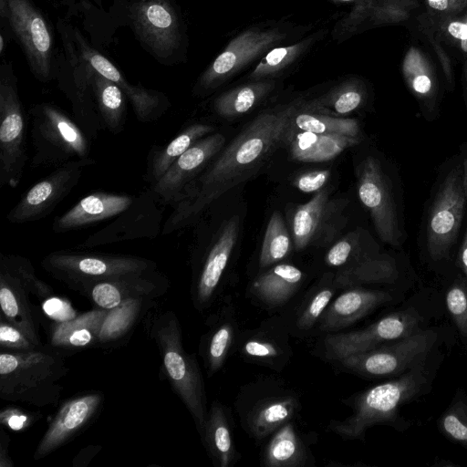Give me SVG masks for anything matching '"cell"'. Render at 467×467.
<instances>
[{"label": "cell", "instance_id": "obj_5", "mask_svg": "<svg viewBox=\"0 0 467 467\" xmlns=\"http://www.w3.org/2000/svg\"><path fill=\"white\" fill-rule=\"evenodd\" d=\"M34 168L59 166L90 157V139L60 108L42 104L30 110Z\"/></svg>", "mask_w": 467, "mask_h": 467}, {"label": "cell", "instance_id": "obj_57", "mask_svg": "<svg viewBox=\"0 0 467 467\" xmlns=\"http://www.w3.org/2000/svg\"><path fill=\"white\" fill-rule=\"evenodd\" d=\"M461 46L463 51L467 52V38L461 40Z\"/></svg>", "mask_w": 467, "mask_h": 467}, {"label": "cell", "instance_id": "obj_33", "mask_svg": "<svg viewBox=\"0 0 467 467\" xmlns=\"http://www.w3.org/2000/svg\"><path fill=\"white\" fill-rule=\"evenodd\" d=\"M237 336V321L228 306L213 320L202 343V357L210 377L223 368Z\"/></svg>", "mask_w": 467, "mask_h": 467}, {"label": "cell", "instance_id": "obj_14", "mask_svg": "<svg viewBox=\"0 0 467 467\" xmlns=\"http://www.w3.org/2000/svg\"><path fill=\"white\" fill-rule=\"evenodd\" d=\"M343 207L339 200H330L325 189L306 203L296 206L291 222L295 247L303 250L330 243L345 224Z\"/></svg>", "mask_w": 467, "mask_h": 467}, {"label": "cell", "instance_id": "obj_20", "mask_svg": "<svg viewBox=\"0 0 467 467\" xmlns=\"http://www.w3.org/2000/svg\"><path fill=\"white\" fill-rule=\"evenodd\" d=\"M239 217L234 215L220 227L192 282V299L199 311L213 302L239 234Z\"/></svg>", "mask_w": 467, "mask_h": 467}, {"label": "cell", "instance_id": "obj_56", "mask_svg": "<svg viewBox=\"0 0 467 467\" xmlns=\"http://www.w3.org/2000/svg\"><path fill=\"white\" fill-rule=\"evenodd\" d=\"M462 168H463V182H464V188H465V192H466V196H467V159H465V160L463 161Z\"/></svg>", "mask_w": 467, "mask_h": 467}, {"label": "cell", "instance_id": "obj_1", "mask_svg": "<svg viewBox=\"0 0 467 467\" xmlns=\"http://www.w3.org/2000/svg\"><path fill=\"white\" fill-rule=\"evenodd\" d=\"M296 99L256 116L184 189L163 223L161 236L196 223L227 191L249 180L265 165L283 139L292 118L303 106Z\"/></svg>", "mask_w": 467, "mask_h": 467}, {"label": "cell", "instance_id": "obj_36", "mask_svg": "<svg viewBox=\"0 0 467 467\" xmlns=\"http://www.w3.org/2000/svg\"><path fill=\"white\" fill-rule=\"evenodd\" d=\"M289 128L314 133L338 134L355 138H360L361 135L360 126L357 119L306 111L304 103L292 118Z\"/></svg>", "mask_w": 467, "mask_h": 467}, {"label": "cell", "instance_id": "obj_19", "mask_svg": "<svg viewBox=\"0 0 467 467\" xmlns=\"http://www.w3.org/2000/svg\"><path fill=\"white\" fill-rule=\"evenodd\" d=\"M289 337L283 318L274 317L238 334L234 346L244 360L281 371L292 357Z\"/></svg>", "mask_w": 467, "mask_h": 467}, {"label": "cell", "instance_id": "obj_39", "mask_svg": "<svg viewBox=\"0 0 467 467\" xmlns=\"http://www.w3.org/2000/svg\"><path fill=\"white\" fill-rule=\"evenodd\" d=\"M291 239L279 212L271 215L262 243L259 265L268 268L281 263L289 254Z\"/></svg>", "mask_w": 467, "mask_h": 467}, {"label": "cell", "instance_id": "obj_2", "mask_svg": "<svg viewBox=\"0 0 467 467\" xmlns=\"http://www.w3.org/2000/svg\"><path fill=\"white\" fill-rule=\"evenodd\" d=\"M67 368L62 357L43 347L0 354V398L36 407L56 404Z\"/></svg>", "mask_w": 467, "mask_h": 467}, {"label": "cell", "instance_id": "obj_21", "mask_svg": "<svg viewBox=\"0 0 467 467\" xmlns=\"http://www.w3.org/2000/svg\"><path fill=\"white\" fill-rule=\"evenodd\" d=\"M28 288L6 254L0 256L1 317L19 328L35 345L42 347L39 320L30 301Z\"/></svg>", "mask_w": 467, "mask_h": 467}, {"label": "cell", "instance_id": "obj_51", "mask_svg": "<svg viewBox=\"0 0 467 467\" xmlns=\"http://www.w3.org/2000/svg\"><path fill=\"white\" fill-rule=\"evenodd\" d=\"M412 88L413 90L420 96H427L431 88H432V82L431 79L424 74H420L416 76L412 82Z\"/></svg>", "mask_w": 467, "mask_h": 467}, {"label": "cell", "instance_id": "obj_32", "mask_svg": "<svg viewBox=\"0 0 467 467\" xmlns=\"http://www.w3.org/2000/svg\"><path fill=\"white\" fill-rule=\"evenodd\" d=\"M398 276L395 260L379 254H369L334 273L335 282L341 290L363 285L391 284Z\"/></svg>", "mask_w": 467, "mask_h": 467}, {"label": "cell", "instance_id": "obj_53", "mask_svg": "<svg viewBox=\"0 0 467 467\" xmlns=\"http://www.w3.org/2000/svg\"><path fill=\"white\" fill-rule=\"evenodd\" d=\"M449 33L461 40L467 38V23L452 22L448 27Z\"/></svg>", "mask_w": 467, "mask_h": 467}, {"label": "cell", "instance_id": "obj_4", "mask_svg": "<svg viewBox=\"0 0 467 467\" xmlns=\"http://www.w3.org/2000/svg\"><path fill=\"white\" fill-rule=\"evenodd\" d=\"M151 331L169 382L192 416L202 438L208 413L204 382L196 358L183 348L176 315L162 313L154 320Z\"/></svg>", "mask_w": 467, "mask_h": 467}, {"label": "cell", "instance_id": "obj_15", "mask_svg": "<svg viewBox=\"0 0 467 467\" xmlns=\"http://www.w3.org/2000/svg\"><path fill=\"white\" fill-rule=\"evenodd\" d=\"M26 117L13 90L5 88L0 99V188L20 183L27 161Z\"/></svg>", "mask_w": 467, "mask_h": 467}, {"label": "cell", "instance_id": "obj_35", "mask_svg": "<svg viewBox=\"0 0 467 467\" xmlns=\"http://www.w3.org/2000/svg\"><path fill=\"white\" fill-rule=\"evenodd\" d=\"M362 86L356 80H347L335 87L327 94L304 102V109L333 117L349 114L364 102Z\"/></svg>", "mask_w": 467, "mask_h": 467}, {"label": "cell", "instance_id": "obj_38", "mask_svg": "<svg viewBox=\"0 0 467 467\" xmlns=\"http://www.w3.org/2000/svg\"><path fill=\"white\" fill-rule=\"evenodd\" d=\"M148 299H130L109 309L99 335V344L113 343L122 338L134 326Z\"/></svg>", "mask_w": 467, "mask_h": 467}, {"label": "cell", "instance_id": "obj_17", "mask_svg": "<svg viewBox=\"0 0 467 467\" xmlns=\"http://www.w3.org/2000/svg\"><path fill=\"white\" fill-rule=\"evenodd\" d=\"M224 144L225 137L219 132L199 140L158 181L150 184L149 190L161 203L172 208L186 186L207 167Z\"/></svg>", "mask_w": 467, "mask_h": 467}, {"label": "cell", "instance_id": "obj_40", "mask_svg": "<svg viewBox=\"0 0 467 467\" xmlns=\"http://www.w3.org/2000/svg\"><path fill=\"white\" fill-rule=\"evenodd\" d=\"M98 112L104 130L117 135L123 131L126 123V109L120 88L106 84L98 92Z\"/></svg>", "mask_w": 467, "mask_h": 467}, {"label": "cell", "instance_id": "obj_54", "mask_svg": "<svg viewBox=\"0 0 467 467\" xmlns=\"http://www.w3.org/2000/svg\"><path fill=\"white\" fill-rule=\"evenodd\" d=\"M458 262L460 267L467 276V229L465 231L462 245L459 249Z\"/></svg>", "mask_w": 467, "mask_h": 467}, {"label": "cell", "instance_id": "obj_10", "mask_svg": "<svg viewBox=\"0 0 467 467\" xmlns=\"http://www.w3.org/2000/svg\"><path fill=\"white\" fill-rule=\"evenodd\" d=\"M95 163L88 157L57 166L21 196L6 214V220L23 224L47 217L78 185L86 168Z\"/></svg>", "mask_w": 467, "mask_h": 467}, {"label": "cell", "instance_id": "obj_58", "mask_svg": "<svg viewBox=\"0 0 467 467\" xmlns=\"http://www.w3.org/2000/svg\"><path fill=\"white\" fill-rule=\"evenodd\" d=\"M333 1H336V2H353V1H356V0H333Z\"/></svg>", "mask_w": 467, "mask_h": 467}, {"label": "cell", "instance_id": "obj_6", "mask_svg": "<svg viewBox=\"0 0 467 467\" xmlns=\"http://www.w3.org/2000/svg\"><path fill=\"white\" fill-rule=\"evenodd\" d=\"M41 266L55 279L81 293L101 281L156 270L157 265L135 255L58 250L46 255Z\"/></svg>", "mask_w": 467, "mask_h": 467}, {"label": "cell", "instance_id": "obj_25", "mask_svg": "<svg viewBox=\"0 0 467 467\" xmlns=\"http://www.w3.org/2000/svg\"><path fill=\"white\" fill-rule=\"evenodd\" d=\"M305 273L288 263H278L254 278L248 287L249 297L265 309L284 307L302 288Z\"/></svg>", "mask_w": 467, "mask_h": 467}, {"label": "cell", "instance_id": "obj_3", "mask_svg": "<svg viewBox=\"0 0 467 467\" xmlns=\"http://www.w3.org/2000/svg\"><path fill=\"white\" fill-rule=\"evenodd\" d=\"M428 381L424 362L397 379L369 388L348 400L352 413L342 420H332L327 430L343 439H362L377 424L393 423L402 405L413 400Z\"/></svg>", "mask_w": 467, "mask_h": 467}, {"label": "cell", "instance_id": "obj_9", "mask_svg": "<svg viewBox=\"0 0 467 467\" xmlns=\"http://www.w3.org/2000/svg\"><path fill=\"white\" fill-rule=\"evenodd\" d=\"M420 320L412 307L391 313L363 329L324 335L316 352L325 360L337 362L350 355L407 337L419 329Z\"/></svg>", "mask_w": 467, "mask_h": 467}, {"label": "cell", "instance_id": "obj_46", "mask_svg": "<svg viewBox=\"0 0 467 467\" xmlns=\"http://www.w3.org/2000/svg\"><path fill=\"white\" fill-rule=\"evenodd\" d=\"M330 177L328 170L309 171L299 174L294 181L295 186L303 192H317L323 189Z\"/></svg>", "mask_w": 467, "mask_h": 467}, {"label": "cell", "instance_id": "obj_7", "mask_svg": "<svg viewBox=\"0 0 467 467\" xmlns=\"http://www.w3.org/2000/svg\"><path fill=\"white\" fill-rule=\"evenodd\" d=\"M298 395L276 379H259L240 390L235 410L243 430L255 441L268 438L300 410Z\"/></svg>", "mask_w": 467, "mask_h": 467}, {"label": "cell", "instance_id": "obj_44", "mask_svg": "<svg viewBox=\"0 0 467 467\" xmlns=\"http://www.w3.org/2000/svg\"><path fill=\"white\" fill-rule=\"evenodd\" d=\"M0 347L2 350L29 351L42 347L35 345L19 328L0 317Z\"/></svg>", "mask_w": 467, "mask_h": 467}, {"label": "cell", "instance_id": "obj_37", "mask_svg": "<svg viewBox=\"0 0 467 467\" xmlns=\"http://www.w3.org/2000/svg\"><path fill=\"white\" fill-rule=\"evenodd\" d=\"M317 36H310L293 45L276 46L263 56L249 75L251 81L268 79L287 69L315 42Z\"/></svg>", "mask_w": 467, "mask_h": 467}, {"label": "cell", "instance_id": "obj_47", "mask_svg": "<svg viewBox=\"0 0 467 467\" xmlns=\"http://www.w3.org/2000/svg\"><path fill=\"white\" fill-rule=\"evenodd\" d=\"M43 310L55 322L70 320L77 317V312L71 304L59 297H48L43 303Z\"/></svg>", "mask_w": 467, "mask_h": 467}, {"label": "cell", "instance_id": "obj_16", "mask_svg": "<svg viewBox=\"0 0 467 467\" xmlns=\"http://www.w3.org/2000/svg\"><path fill=\"white\" fill-rule=\"evenodd\" d=\"M279 27H254L234 37L205 73V88H214L238 73L259 57L265 56L286 37Z\"/></svg>", "mask_w": 467, "mask_h": 467}, {"label": "cell", "instance_id": "obj_26", "mask_svg": "<svg viewBox=\"0 0 467 467\" xmlns=\"http://www.w3.org/2000/svg\"><path fill=\"white\" fill-rule=\"evenodd\" d=\"M339 290L331 273L308 289L288 317H282L290 336L306 337L315 334L323 314Z\"/></svg>", "mask_w": 467, "mask_h": 467}, {"label": "cell", "instance_id": "obj_11", "mask_svg": "<svg viewBox=\"0 0 467 467\" xmlns=\"http://www.w3.org/2000/svg\"><path fill=\"white\" fill-rule=\"evenodd\" d=\"M466 201L462 164L455 166L448 173L430 212L427 223V248L433 260L448 256L461 227Z\"/></svg>", "mask_w": 467, "mask_h": 467}, {"label": "cell", "instance_id": "obj_30", "mask_svg": "<svg viewBox=\"0 0 467 467\" xmlns=\"http://www.w3.org/2000/svg\"><path fill=\"white\" fill-rule=\"evenodd\" d=\"M232 422L227 408L218 400H213L208 410L202 440L218 467H232L239 459L235 449Z\"/></svg>", "mask_w": 467, "mask_h": 467}, {"label": "cell", "instance_id": "obj_48", "mask_svg": "<svg viewBox=\"0 0 467 467\" xmlns=\"http://www.w3.org/2000/svg\"><path fill=\"white\" fill-rule=\"evenodd\" d=\"M30 33L35 47L41 53L47 52L50 46V38L44 21L35 17L30 24Z\"/></svg>", "mask_w": 467, "mask_h": 467}, {"label": "cell", "instance_id": "obj_41", "mask_svg": "<svg viewBox=\"0 0 467 467\" xmlns=\"http://www.w3.org/2000/svg\"><path fill=\"white\" fill-rule=\"evenodd\" d=\"M439 427L445 436L467 448V404L452 403L439 420Z\"/></svg>", "mask_w": 467, "mask_h": 467}, {"label": "cell", "instance_id": "obj_43", "mask_svg": "<svg viewBox=\"0 0 467 467\" xmlns=\"http://www.w3.org/2000/svg\"><path fill=\"white\" fill-rule=\"evenodd\" d=\"M446 306L460 333L467 337V288L451 286L446 295Z\"/></svg>", "mask_w": 467, "mask_h": 467}, {"label": "cell", "instance_id": "obj_45", "mask_svg": "<svg viewBox=\"0 0 467 467\" xmlns=\"http://www.w3.org/2000/svg\"><path fill=\"white\" fill-rule=\"evenodd\" d=\"M40 417V414L27 412L19 408L6 407L0 412V422L12 431H19L29 428Z\"/></svg>", "mask_w": 467, "mask_h": 467}, {"label": "cell", "instance_id": "obj_42", "mask_svg": "<svg viewBox=\"0 0 467 467\" xmlns=\"http://www.w3.org/2000/svg\"><path fill=\"white\" fill-rule=\"evenodd\" d=\"M358 238L357 233H351L337 242L327 251L325 256L326 264L330 267H338L339 269L372 254L361 249Z\"/></svg>", "mask_w": 467, "mask_h": 467}, {"label": "cell", "instance_id": "obj_50", "mask_svg": "<svg viewBox=\"0 0 467 467\" xmlns=\"http://www.w3.org/2000/svg\"><path fill=\"white\" fill-rule=\"evenodd\" d=\"M147 17L150 23L157 27L165 28L171 24L169 12L160 5H152L147 10Z\"/></svg>", "mask_w": 467, "mask_h": 467}, {"label": "cell", "instance_id": "obj_55", "mask_svg": "<svg viewBox=\"0 0 467 467\" xmlns=\"http://www.w3.org/2000/svg\"><path fill=\"white\" fill-rule=\"evenodd\" d=\"M431 7L437 10H445L448 7V0H428Z\"/></svg>", "mask_w": 467, "mask_h": 467}, {"label": "cell", "instance_id": "obj_28", "mask_svg": "<svg viewBox=\"0 0 467 467\" xmlns=\"http://www.w3.org/2000/svg\"><path fill=\"white\" fill-rule=\"evenodd\" d=\"M264 448L262 461L267 467H304L314 458L295 422L289 420L275 430Z\"/></svg>", "mask_w": 467, "mask_h": 467}, {"label": "cell", "instance_id": "obj_12", "mask_svg": "<svg viewBox=\"0 0 467 467\" xmlns=\"http://www.w3.org/2000/svg\"><path fill=\"white\" fill-rule=\"evenodd\" d=\"M165 207L148 189L136 195L133 202L109 224L76 245V249H88L139 239H154L161 234Z\"/></svg>", "mask_w": 467, "mask_h": 467}, {"label": "cell", "instance_id": "obj_52", "mask_svg": "<svg viewBox=\"0 0 467 467\" xmlns=\"http://www.w3.org/2000/svg\"><path fill=\"white\" fill-rule=\"evenodd\" d=\"M1 441H0V467H12L14 463L12 462L9 455H8V441L9 437L1 431Z\"/></svg>", "mask_w": 467, "mask_h": 467}, {"label": "cell", "instance_id": "obj_24", "mask_svg": "<svg viewBox=\"0 0 467 467\" xmlns=\"http://www.w3.org/2000/svg\"><path fill=\"white\" fill-rule=\"evenodd\" d=\"M135 197L126 193L92 192L56 217L52 230L56 234H63L115 218L133 202Z\"/></svg>", "mask_w": 467, "mask_h": 467}, {"label": "cell", "instance_id": "obj_29", "mask_svg": "<svg viewBox=\"0 0 467 467\" xmlns=\"http://www.w3.org/2000/svg\"><path fill=\"white\" fill-rule=\"evenodd\" d=\"M108 311L98 307L70 320L54 322L50 327V345L56 348L75 350L97 344Z\"/></svg>", "mask_w": 467, "mask_h": 467}, {"label": "cell", "instance_id": "obj_23", "mask_svg": "<svg viewBox=\"0 0 467 467\" xmlns=\"http://www.w3.org/2000/svg\"><path fill=\"white\" fill-rule=\"evenodd\" d=\"M391 300L390 294L381 290L362 286L343 289L323 314L315 334L339 332Z\"/></svg>", "mask_w": 467, "mask_h": 467}, {"label": "cell", "instance_id": "obj_34", "mask_svg": "<svg viewBox=\"0 0 467 467\" xmlns=\"http://www.w3.org/2000/svg\"><path fill=\"white\" fill-rule=\"evenodd\" d=\"M274 87L272 78L251 81L219 96L214 100L213 109L224 118L241 116L258 105Z\"/></svg>", "mask_w": 467, "mask_h": 467}, {"label": "cell", "instance_id": "obj_8", "mask_svg": "<svg viewBox=\"0 0 467 467\" xmlns=\"http://www.w3.org/2000/svg\"><path fill=\"white\" fill-rule=\"evenodd\" d=\"M436 339L435 331L418 329L407 337L350 355L337 363L345 370L363 377L400 375L423 363Z\"/></svg>", "mask_w": 467, "mask_h": 467}, {"label": "cell", "instance_id": "obj_18", "mask_svg": "<svg viewBox=\"0 0 467 467\" xmlns=\"http://www.w3.org/2000/svg\"><path fill=\"white\" fill-rule=\"evenodd\" d=\"M103 397L101 392L91 391L65 400L40 440L34 460L47 457L83 431L100 410Z\"/></svg>", "mask_w": 467, "mask_h": 467}, {"label": "cell", "instance_id": "obj_27", "mask_svg": "<svg viewBox=\"0 0 467 467\" xmlns=\"http://www.w3.org/2000/svg\"><path fill=\"white\" fill-rule=\"evenodd\" d=\"M360 138L338 134H320L286 129L283 139L291 157L298 161L321 162L335 159Z\"/></svg>", "mask_w": 467, "mask_h": 467}, {"label": "cell", "instance_id": "obj_49", "mask_svg": "<svg viewBox=\"0 0 467 467\" xmlns=\"http://www.w3.org/2000/svg\"><path fill=\"white\" fill-rule=\"evenodd\" d=\"M92 67L105 78L119 83L121 77L117 68L104 57L95 55L90 59Z\"/></svg>", "mask_w": 467, "mask_h": 467}, {"label": "cell", "instance_id": "obj_31", "mask_svg": "<svg viewBox=\"0 0 467 467\" xmlns=\"http://www.w3.org/2000/svg\"><path fill=\"white\" fill-rule=\"evenodd\" d=\"M213 130L212 125L192 123L167 144L153 146L147 158L144 180L149 184L158 181L181 155Z\"/></svg>", "mask_w": 467, "mask_h": 467}, {"label": "cell", "instance_id": "obj_22", "mask_svg": "<svg viewBox=\"0 0 467 467\" xmlns=\"http://www.w3.org/2000/svg\"><path fill=\"white\" fill-rule=\"evenodd\" d=\"M168 286L167 278L156 270L101 281L84 289L99 308L111 309L130 299H152Z\"/></svg>", "mask_w": 467, "mask_h": 467}, {"label": "cell", "instance_id": "obj_13", "mask_svg": "<svg viewBox=\"0 0 467 467\" xmlns=\"http://www.w3.org/2000/svg\"><path fill=\"white\" fill-rule=\"evenodd\" d=\"M358 193L379 238L390 245H399L401 233L391 187L380 162L374 157H367L358 166Z\"/></svg>", "mask_w": 467, "mask_h": 467}, {"label": "cell", "instance_id": "obj_59", "mask_svg": "<svg viewBox=\"0 0 467 467\" xmlns=\"http://www.w3.org/2000/svg\"><path fill=\"white\" fill-rule=\"evenodd\" d=\"M0 39H1V47L0 48L2 49L3 48V39H2V36L0 37Z\"/></svg>", "mask_w": 467, "mask_h": 467}]
</instances>
